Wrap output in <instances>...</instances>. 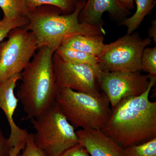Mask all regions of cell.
Returning <instances> with one entry per match:
<instances>
[{
  "instance_id": "cell-12",
  "label": "cell",
  "mask_w": 156,
  "mask_h": 156,
  "mask_svg": "<svg viewBox=\"0 0 156 156\" xmlns=\"http://www.w3.org/2000/svg\"><path fill=\"white\" fill-rule=\"evenodd\" d=\"M76 133L79 143L91 156H125L124 148L100 130L81 129Z\"/></svg>"
},
{
  "instance_id": "cell-22",
  "label": "cell",
  "mask_w": 156,
  "mask_h": 156,
  "mask_svg": "<svg viewBox=\"0 0 156 156\" xmlns=\"http://www.w3.org/2000/svg\"><path fill=\"white\" fill-rule=\"evenodd\" d=\"M58 156H91L86 149L80 144L68 149Z\"/></svg>"
},
{
  "instance_id": "cell-11",
  "label": "cell",
  "mask_w": 156,
  "mask_h": 156,
  "mask_svg": "<svg viewBox=\"0 0 156 156\" xmlns=\"http://www.w3.org/2000/svg\"><path fill=\"white\" fill-rule=\"evenodd\" d=\"M85 4L79 16V22L89 25L103 27L102 17L105 12L109 16L120 22L131 14L119 0H84Z\"/></svg>"
},
{
  "instance_id": "cell-21",
  "label": "cell",
  "mask_w": 156,
  "mask_h": 156,
  "mask_svg": "<svg viewBox=\"0 0 156 156\" xmlns=\"http://www.w3.org/2000/svg\"><path fill=\"white\" fill-rule=\"evenodd\" d=\"M18 156H47L35 144L33 134H30L28 139L26 143L25 147L21 154Z\"/></svg>"
},
{
  "instance_id": "cell-13",
  "label": "cell",
  "mask_w": 156,
  "mask_h": 156,
  "mask_svg": "<svg viewBox=\"0 0 156 156\" xmlns=\"http://www.w3.org/2000/svg\"><path fill=\"white\" fill-rule=\"evenodd\" d=\"M104 39V36L75 34L66 37L61 45L89 53L98 57L101 54L105 47Z\"/></svg>"
},
{
  "instance_id": "cell-7",
  "label": "cell",
  "mask_w": 156,
  "mask_h": 156,
  "mask_svg": "<svg viewBox=\"0 0 156 156\" xmlns=\"http://www.w3.org/2000/svg\"><path fill=\"white\" fill-rule=\"evenodd\" d=\"M0 44V83L20 73L38 49L35 37L23 27L12 30Z\"/></svg>"
},
{
  "instance_id": "cell-25",
  "label": "cell",
  "mask_w": 156,
  "mask_h": 156,
  "mask_svg": "<svg viewBox=\"0 0 156 156\" xmlns=\"http://www.w3.org/2000/svg\"><path fill=\"white\" fill-rule=\"evenodd\" d=\"M148 37L153 40L155 43L156 42V20H152L151 25L148 29Z\"/></svg>"
},
{
  "instance_id": "cell-4",
  "label": "cell",
  "mask_w": 156,
  "mask_h": 156,
  "mask_svg": "<svg viewBox=\"0 0 156 156\" xmlns=\"http://www.w3.org/2000/svg\"><path fill=\"white\" fill-rule=\"evenodd\" d=\"M56 102L75 128L101 130L112 112L109 101L104 92L95 96L68 88H60Z\"/></svg>"
},
{
  "instance_id": "cell-3",
  "label": "cell",
  "mask_w": 156,
  "mask_h": 156,
  "mask_svg": "<svg viewBox=\"0 0 156 156\" xmlns=\"http://www.w3.org/2000/svg\"><path fill=\"white\" fill-rule=\"evenodd\" d=\"M54 53L49 47L39 48L21 73L22 82L17 95L27 119L37 116L56 101L59 89L53 71Z\"/></svg>"
},
{
  "instance_id": "cell-15",
  "label": "cell",
  "mask_w": 156,
  "mask_h": 156,
  "mask_svg": "<svg viewBox=\"0 0 156 156\" xmlns=\"http://www.w3.org/2000/svg\"><path fill=\"white\" fill-rule=\"evenodd\" d=\"M64 61L75 64H88L99 69L97 58L92 54L83 51L60 46L55 51Z\"/></svg>"
},
{
  "instance_id": "cell-17",
  "label": "cell",
  "mask_w": 156,
  "mask_h": 156,
  "mask_svg": "<svg viewBox=\"0 0 156 156\" xmlns=\"http://www.w3.org/2000/svg\"><path fill=\"white\" fill-rule=\"evenodd\" d=\"M30 11L39 6L49 5L61 10L63 14H71L76 10L81 0H27Z\"/></svg>"
},
{
  "instance_id": "cell-27",
  "label": "cell",
  "mask_w": 156,
  "mask_h": 156,
  "mask_svg": "<svg viewBox=\"0 0 156 156\" xmlns=\"http://www.w3.org/2000/svg\"><path fill=\"white\" fill-rule=\"evenodd\" d=\"M0 21H1V20H0Z\"/></svg>"
},
{
  "instance_id": "cell-1",
  "label": "cell",
  "mask_w": 156,
  "mask_h": 156,
  "mask_svg": "<svg viewBox=\"0 0 156 156\" xmlns=\"http://www.w3.org/2000/svg\"><path fill=\"white\" fill-rule=\"evenodd\" d=\"M146 91L137 96L122 99L101 130L121 147L140 144L156 137V101L149 99L156 77L149 76Z\"/></svg>"
},
{
  "instance_id": "cell-6",
  "label": "cell",
  "mask_w": 156,
  "mask_h": 156,
  "mask_svg": "<svg viewBox=\"0 0 156 156\" xmlns=\"http://www.w3.org/2000/svg\"><path fill=\"white\" fill-rule=\"evenodd\" d=\"M152 41L148 37L142 38L137 33H133L105 44L103 52L97 57L101 70L139 72L143 52Z\"/></svg>"
},
{
  "instance_id": "cell-2",
  "label": "cell",
  "mask_w": 156,
  "mask_h": 156,
  "mask_svg": "<svg viewBox=\"0 0 156 156\" xmlns=\"http://www.w3.org/2000/svg\"><path fill=\"white\" fill-rule=\"evenodd\" d=\"M85 1L81 0L71 14H63L55 6L44 5L30 11L28 23L22 27L34 34L38 49L49 47L54 51L68 37L75 34L104 36L103 27L79 22V16Z\"/></svg>"
},
{
  "instance_id": "cell-14",
  "label": "cell",
  "mask_w": 156,
  "mask_h": 156,
  "mask_svg": "<svg viewBox=\"0 0 156 156\" xmlns=\"http://www.w3.org/2000/svg\"><path fill=\"white\" fill-rule=\"evenodd\" d=\"M136 5L134 14L127 17L119 24L128 28L127 34L133 33L139 27L146 16L151 14L156 5V0H134Z\"/></svg>"
},
{
  "instance_id": "cell-8",
  "label": "cell",
  "mask_w": 156,
  "mask_h": 156,
  "mask_svg": "<svg viewBox=\"0 0 156 156\" xmlns=\"http://www.w3.org/2000/svg\"><path fill=\"white\" fill-rule=\"evenodd\" d=\"M53 65L58 89L68 88L95 96L101 93L97 78L101 71L99 69L90 65L68 63L55 53Z\"/></svg>"
},
{
  "instance_id": "cell-23",
  "label": "cell",
  "mask_w": 156,
  "mask_h": 156,
  "mask_svg": "<svg viewBox=\"0 0 156 156\" xmlns=\"http://www.w3.org/2000/svg\"><path fill=\"white\" fill-rule=\"evenodd\" d=\"M11 148L8 139L3 135L0 127V156H9Z\"/></svg>"
},
{
  "instance_id": "cell-19",
  "label": "cell",
  "mask_w": 156,
  "mask_h": 156,
  "mask_svg": "<svg viewBox=\"0 0 156 156\" xmlns=\"http://www.w3.org/2000/svg\"><path fill=\"white\" fill-rule=\"evenodd\" d=\"M28 22L27 17H3L0 21V44L5 38L8 37L11 30L17 27H23Z\"/></svg>"
},
{
  "instance_id": "cell-5",
  "label": "cell",
  "mask_w": 156,
  "mask_h": 156,
  "mask_svg": "<svg viewBox=\"0 0 156 156\" xmlns=\"http://www.w3.org/2000/svg\"><path fill=\"white\" fill-rule=\"evenodd\" d=\"M36 131L35 144L47 156H58L79 143L75 128L56 101L37 116L31 119Z\"/></svg>"
},
{
  "instance_id": "cell-20",
  "label": "cell",
  "mask_w": 156,
  "mask_h": 156,
  "mask_svg": "<svg viewBox=\"0 0 156 156\" xmlns=\"http://www.w3.org/2000/svg\"><path fill=\"white\" fill-rule=\"evenodd\" d=\"M141 70L156 77V47L145 48L141 60Z\"/></svg>"
},
{
  "instance_id": "cell-16",
  "label": "cell",
  "mask_w": 156,
  "mask_h": 156,
  "mask_svg": "<svg viewBox=\"0 0 156 156\" xmlns=\"http://www.w3.org/2000/svg\"><path fill=\"white\" fill-rule=\"evenodd\" d=\"M0 8L6 18L27 17L30 11L27 0H0Z\"/></svg>"
},
{
  "instance_id": "cell-18",
  "label": "cell",
  "mask_w": 156,
  "mask_h": 156,
  "mask_svg": "<svg viewBox=\"0 0 156 156\" xmlns=\"http://www.w3.org/2000/svg\"><path fill=\"white\" fill-rule=\"evenodd\" d=\"M125 156H156V137L124 148Z\"/></svg>"
},
{
  "instance_id": "cell-9",
  "label": "cell",
  "mask_w": 156,
  "mask_h": 156,
  "mask_svg": "<svg viewBox=\"0 0 156 156\" xmlns=\"http://www.w3.org/2000/svg\"><path fill=\"white\" fill-rule=\"evenodd\" d=\"M98 80L109 101L112 109L125 98L141 95L150 83L148 74L127 71H101Z\"/></svg>"
},
{
  "instance_id": "cell-24",
  "label": "cell",
  "mask_w": 156,
  "mask_h": 156,
  "mask_svg": "<svg viewBox=\"0 0 156 156\" xmlns=\"http://www.w3.org/2000/svg\"><path fill=\"white\" fill-rule=\"evenodd\" d=\"M26 143L21 142L16 146L11 148L9 156H18L21 150L25 147Z\"/></svg>"
},
{
  "instance_id": "cell-10",
  "label": "cell",
  "mask_w": 156,
  "mask_h": 156,
  "mask_svg": "<svg viewBox=\"0 0 156 156\" xmlns=\"http://www.w3.org/2000/svg\"><path fill=\"white\" fill-rule=\"evenodd\" d=\"M21 79L20 73L0 83V108L5 115L10 126V134L8 140L11 147L21 142L26 143L30 135L27 130L19 128L13 119L19 101L15 96L14 90L17 82Z\"/></svg>"
},
{
  "instance_id": "cell-26",
  "label": "cell",
  "mask_w": 156,
  "mask_h": 156,
  "mask_svg": "<svg viewBox=\"0 0 156 156\" xmlns=\"http://www.w3.org/2000/svg\"><path fill=\"white\" fill-rule=\"evenodd\" d=\"M120 4L126 9L131 10L134 9V0H119Z\"/></svg>"
}]
</instances>
